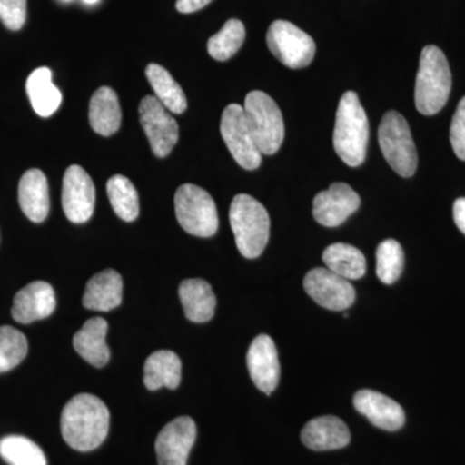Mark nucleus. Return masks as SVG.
I'll list each match as a JSON object with an SVG mask.
<instances>
[{"label":"nucleus","mask_w":465,"mask_h":465,"mask_svg":"<svg viewBox=\"0 0 465 465\" xmlns=\"http://www.w3.org/2000/svg\"><path fill=\"white\" fill-rule=\"evenodd\" d=\"M108 407L92 394L73 397L61 414V433L70 448L87 452L99 448L108 437Z\"/></svg>","instance_id":"nucleus-1"},{"label":"nucleus","mask_w":465,"mask_h":465,"mask_svg":"<svg viewBox=\"0 0 465 465\" xmlns=\"http://www.w3.org/2000/svg\"><path fill=\"white\" fill-rule=\"evenodd\" d=\"M220 133L226 148L242 168L252 171L260 166L262 154L251 134L243 106L238 104L226 106L220 124Z\"/></svg>","instance_id":"nucleus-9"},{"label":"nucleus","mask_w":465,"mask_h":465,"mask_svg":"<svg viewBox=\"0 0 465 465\" xmlns=\"http://www.w3.org/2000/svg\"><path fill=\"white\" fill-rule=\"evenodd\" d=\"M360 206V195L348 183H335L314 198L313 216L321 225L335 228L353 215Z\"/></svg>","instance_id":"nucleus-14"},{"label":"nucleus","mask_w":465,"mask_h":465,"mask_svg":"<svg viewBox=\"0 0 465 465\" xmlns=\"http://www.w3.org/2000/svg\"><path fill=\"white\" fill-rule=\"evenodd\" d=\"M106 191L116 215L128 223L137 219L140 213L139 194L130 179L124 174H114L110 177Z\"/></svg>","instance_id":"nucleus-28"},{"label":"nucleus","mask_w":465,"mask_h":465,"mask_svg":"<svg viewBox=\"0 0 465 465\" xmlns=\"http://www.w3.org/2000/svg\"><path fill=\"white\" fill-rule=\"evenodd\" d=\"M379 145L388 164L400 176L411 177L418 167V153L409 124L400 113L391 110L379 127Z\"/></svg>","instance_id":"nucleus-7"},{"label":"nucleus","mask_w":465,"mask_h":465,"mask_svg":"<svg viewBox=\"0 0 465 465\" xmlns=\"http://www.w3.org/2000/svg\"><path fill=\"white\" fill-rule=\"evenodd\" d=\"M182 381V361L171 351H154L143 366V382L149 391L176 390Z\"/></svg>","instance_id":"nucleus-24"},{"label":"nucleus","mask_w":465,"mask_h":465,"mask_svg":"<svg viewBox=\"0 0 465 465\" xmlns=\"http://www.w3.org/2000/svg\"><path fill=\"white\" fill-rule=\"evenodd\" d=\"M369 139V119L360 97L356 92H345L339 103L333 130L336 154L348 166H361L365 162Z\"/></svg>","instance_id":"nucleus-2"},{"label":"nucleus","mask_w":465,"mask_h":465,"mask_svg":"<svg viewBox=\"0 0 465 465\" xmlns=\"http://www.w3.org/2000/svg\"><path fill=\"white\" fill-rule=\"evenodd\" d=\"M179 295L183 313L192 322H208L215 314L216 296L206 281L200 278L183 281L180 284Z\"/></svg>","instance_id":"nucleus-22"},{"label":"nucleus","mask_w":465,"mask_h":465,"mask_svg":"<svg viewBox=\"0 0 465 465\" xmlns=\"http://www.w3.org/2000/svg\"><path fill=\"white\" fill-rule=\"evenodd\" d=\"M302 440L314 451H329L347 448L351 432L341 419L332 415L320 416L302 428Z\"/></svg>","instance_id":"nucleus-18"},{"label":"nucleus","mask_w":465,"mask_h":465,"mask_svg":"<svg viewBox=\"0 0 465 465\" xmlns=\"http://www.w3.org/2000/svg\"><path fill=\"white\" fill-rule=\"evenodd\" d=\"M246 38V29L240 20L226 21L223 29L208 41L210 56L217 61H226L234 56Z\"/></svg>","instance_id":"nucleus-30"},{"label":"nucleus","mask_w":465,"mask_h":465,"mask_svg":"<svg viewBox=\"0 0 465 465\" xmlns=\"http://www.w3.org/2000/svg\"><path fill=\"white\" fill-rule=\"evenodd\" d=\"M140 124L148 136L152 152L164 158L179 142V125L155 96H145L139 106Z\"/></svg>","instance_id":"nucleus-10"},{"label":"nucleus","mask_w":465,"mask_h":465,"mask_svg":"<svg viewBox=\"0 0 465 465\" xmlns=\"http://www.w3.org/2000/svg\"><path fill=\"white\" fill-rule=\"evenodd\" d=\"M452 213H454V222L459 231L465 234V198H458L455 201Z\"/></svg>","instance_id":"nucleus-36"},{"label":"nucleus","mask_w":465,"mask_h":465,"mask_svg":"<svg viewBox=\"0 0 465 465\" xmlns=\"http://www.w3.org/2000/svg\"><path fill=\"white\" fill-rule=\"evenodd\" d=\"M174 211L183 231L195 237H213L219 229L215 201L194 183H183L177 189Z\"/></svg>","instance_id":"nucleus-6"},{"label":"nucleus","mask_w":465,"mask_h":465,"mask_svg":"<svg viewBox=\"0 0 465 465\" xmlns=\"http://www.w3.org/2000/svg\"><path fill=\"white\" fill-rule=\"evenodd\" d=\"M0 457L9 465H47L42 449L23 436H7L0 440Z\"/></svg>","instance_id":"nucleus-29"},{"label":"nucleus","mask_w":465,"mask_h":465,"mask_svg":"<svg viewBox=\"0 0 465 465\" xmlns=\"http://www.w3.org/2000/svg\"><path fill=\"white\" fill-rule=\"evenodd\" d=\"M124 295V280L113 269L100 272L88 281L84 295V307L96 312L118 308Z\"/></svg>","instance_id":"nucleus-20"},{"label":"nucleus","mask_w":465,"mask_h":465,"mask_svg":"<svg viewBox=\"0 0 465 465\" xmlns=\"http://www.w3.org/2000/svg\"><path fill=\"white\" fill-rule=\"evenodd\" d=\"M56 309V296L50 283L35 281L18 291L14 299L12 317L20 323L50 317Z\"/></svg>","instance_id":"nucleus-17"},{"label":"nucleus","mask_w":465,"mask_h":465,"mask_svg":"<svg viewBox=\"0 0 465 465\" xmlns=\"http://www.w3.org/2000/svg\"><path fill=\"white\" fill-rule=\"evenodd\" d=\"M96 191L84 168L73 164L67 168L63 182V208L70 222L84 224L91 219Z\"/></svg>","instance_id":"nucleus-12"},{"label":"nucleus","mask_w":465,"mask_h":465,"mask_svg":"<svg viewBox=\"0 0 465 465\" xmlns=\"http://www.w3.org/2000/svg\"><path fill=\"white\" fill-rule=\"evenodd\" d=\"M18 202L21 210L33 223L45 222L50 213V189L45 174L41 170L26 171L18 185Z\"/></svg>","instance_id":"nucleus-19"},{"label":"nucleus","mask_w":465,"mask_h":465,"mask_svg":"<svg viewBox=\"0 0 465 465\" xmlns=\"http://www.w3.org/2000/svg\"><path fill=\"white\" fill-rule=\"evenodd\" d=\"M322 259L330 271L345 280H360L366 274L365 255L351 244H331L324 250Z\"/></svg>","instance_id":"nucleus-27"},{"label":"nucleus","mask_w":465,"mask_h":465,"mask_svg":"<svg viewBox=\"0 0 465 465\" xmlns=\"http://www.w3.org/2000/svg\"><path fill=\"white\" fill-rule=\"evenodd\" d=\"M146 78L154 90L155 97L168 112L183 114L188 108L185 94L183 88L173 78V75L158 64H150L145 70Z\"/></svg>","instance_id":"nucleus-26"},{"label":"nucleus","mask_w":465,"mask_h":465,"mask_svg":"<svg viewBox=\"0 0 465 465\" xmlns=\"http://www.w3.org/2000/svg\"><path fill=\"white\" fill-rule=\"evenodd\" d=\"M405 266V253L399 242L387 240L376 250V274L385 284H393L401 277Z\"/></svg>","instance_id":"nucleus-31"},{"label":"nucleus","mask_w":465,"mask_h":465,"mask_svg":"<svg viewBox=\"0 0 465 465\" xmlns=\"http://www.w3.org/2000/svg\"><path fill=\"white\" fill-rule=\"evenodd\" d=\"M90 124L101 136H112L122 124V110L115 91L101 87L90 101Z\"/></svg>","instance_id":"nucleus-23"},{"label":"nucleus","mask_w":465,"mask_h":465,"mask_svg":"<svg viewBox=\"0 0 465 465\" xmlns=\"http://www.w3.org/2000/svg\"><path fill=\"white\" fill-rule=\"evenodd\" d=\"M243 110L262 154H275L284 139L283 116L277 103L265 92L252 91L244 100Z\"/></svg>","instance_id":"nucleus-5"},{"label":"nucleus","mask_w":465,"mask_h":465,"mask_svg":"<svg viewBox=\"0 0 465 465\" xmlns=\"http://www.w3.org/2000/svg\"><path fill=\"white\" fill-rule=\"evenodd\" d=\"M66 2H67V0H66Z\"/></svg>","instance_id":"nucleus-38"},{"label":"nucleus","mask_w":465,"mask_h":465,"mask_svg":"<svg viewBox=\"0 0 465 465\" xmlns=\"http://www.w3.org/2000/svg\"><path fill=\"white\" fill-rule=\"evenodd\" d=\"M27 96L36 114L47 118L60 108L63 94L52 82V72L48 67L34 70L26 82Z\"/></svg>","instance_id":"nucleus-25"},{"label":"nucleus","mask_w":465,"mask_h":465,"mask_svg":"<svg viewBox=\"0 0 465 465\" xmlns=\"http://www.w3.org/2000/svg\"><path fill=\"white\" fill-rule=\"evenodd\" d=\"M106 333H108V322L104 318H91L75 333L73 344L76 353L92 366H105L110 360Z\"/></svg>","instance_id":"nucleus-21"},{"label":"nucleus","mask_w":465,"mask_h":465,"mask_svg":"<svg viewBox=\"0 0 465 465\" xmlns=\"http://www.w3.org/2000/svg\"><path fill=\"white\" fill-rule=\"evenodd\" d=\"M451 85V72L445 54L436 45H427L421 51L416 75V109L423 115L437 114L448 103Z\"/></svg>","instance_id":"nucleus-3"},{"label":"nucleus","mask_w":465,"mask_h":465,"mask_svg":"<svg viewBox=\"0 0 465 465\" xmlns=\"http://www.w3.org/2000/svg\"><path fill=\"white\" fill-rule=\"evenodd\" d=\"M27 351L29 345L23 332L12 326L0 327V374L20 365Z\"/></svg>","instance_id":"nucleus-32"},{"label":"nucleus","mask_w":465,"mask_h":465,"mask_svg":"<svg viewBox=\"0 0 465 465\" xmlns=\"http://www.w3.org/2000/svg\"><path fill=\"white\" fill-rule=\"evenodd\" d=\"M235 244L244 258L262 255L271 234V219L265 207L249 194L235 195L229 211Z\"/></svg>","instance_id":"nucleus-4"},{"label":"nucleus","mask_w":465,"mask_h":465,"mask_svg":"<svg viewBox=\"0 0 465 465\" xmlns=\"http://www.w3.org/2000/svg\"><path fill=\"white\" fill-rule=\"evenodd\" d=\"M269 50L290 69L311 65L316 54L313 38L289 21L277 20L266 34Z\"/></svg>","instance_id":"nucleus-8"},{"label":"nucleus","mask_w":465,"mask_h":465,"mask_svg":"<svg viewBox=\"0 0 465 465\" xmlns=\"http://www.w3.org/2000/svg\"><path fill=\"white\" fill-rule=\"evenodd\" d=\"M26 0H0V20L9 30H20L26 21Z\"/></svg>","instance_id":"nucleus-33"},{"label":"nucleus","mask_w":465,"mask_h":465,"mask_svg":"<svg viewBox=\"0 0 465 465\" xmlns=\"http://www.w3.org/2000/svg\"><path fill=\"white\" fill-rule=\"evenodd\" d=\"M450 140L457 157L465 161V96L459 103L457 112L452 118Z\"/></svg>","instance_id":"nucleus-34"},{"label":"nucleus","mask_w":465,"mask_h":465,"mask_svg":"<svg viewBox=\"0 0 465 465\" xmlns=\"http://www.w3.org/2000/svg\"><path fill=\"white\" fill-rule=\"evenodd\" d=\"M304 289L321 307L347 311L354 304L356 291L351 283L329 268H314L304 278Z\"/></svg>","instance_id":"nucleus-11"},{"label":"nucleus","mask_w":465,"mask_h":465,"mask_svg":"<svg viewBox=\"0 0 465 465\" xmlns=\"http://www.w3.org/2000/svg\"><path fill=\"white\" fill-rule=\"evenodd\" d=\"M197 439V427L189 416H180L168 423L155 440L159 465H186Z\"/></svg>","instance_id":"nucleus-13"},{"label":"nucleus","mask_w":465,"mask_h":465,"mask_svg":"<svg viewBox=\"0 0 465 465\" xmlns=\"http://www.w3.org/2000/svg\"><path fill=\"white\" fill-rule=\"evenodd\" d=\"M353 405L360 414L366 416L375 427L394 432L405 424V411L399 402L371 390L358 391Z\"/></svg>","instance_id":"nucleus-16"},{"label":"nucleus","mask_w":465,"mask_h":465,"mask_svg":"<svg viewBox=\"0 0 465 465\" xmlns=\"http://www.w3.org/2000/svg\"><path fill=\"white\" fill-rule=\"evenodd\" d=\"M84 3H87V5H94V3L99 2V0H84Z\"/></svg>","instance_id":"nucleus-37"},{"label":"nucleus","mask_w":465,"mask_h":465,"mask_svg":"<svg viewBox=\"0 0 465 465\" xmlns=\"http://www.w3.org/2000/svg\"><path fill=\"white\" fill-rule=\"evenodd\" d=\"M213 0H177L176 8L182 14H193V12L206 7Z\"/></svg>","instance_id":"nucleus-35"},{"label":"nucleus","mask_w":465,"mask_h":465,"mask_svg":"<svg viewBox=\"0 0 465 465\" xmlns=\"http://www.w3.org/2000/svg\"><path fill=\"white\" fill-rule=\"evenodd\" d=\"M247 367L253 384L268 396L278 387L281 366L277 348L271 336L259 335L253 339L247 351Z\"/></svg>","instance_id":"nucleus-15"}]
</instances>
